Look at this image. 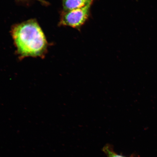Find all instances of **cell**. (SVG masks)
Masks as SVG:
<instances>
[{"label":"cell","mask_w":157,"mask_h":157,"mask_svg":"<svg viewBox=\"0 0 157 157\" xmlns=\"http://www.w3.org/2000/svg\"><path fill=\"white\" fill-rule=\"evenodd\" d=\"M11 34L20 59L44 57L48 43L42 29L35 20L15 25L12 29Z\"/></svg>","instance_id":"cell-1"},{"label":"cell","mask_w":157,"mask_h":157,"mask_svg":"<svg viewBox=\"0 0 157 157\" xmlns=\"http://www.w3.org/2000/svg\"><path fill=\"white\" fill-rule=\"evenodd\" d=\"M92 5L72 10L62 12L59 25L80 30L89 18Z\"/></svg>","instance_id":"cell-2"},{"label":"cell","mask_w":157,"mask_h":157,"mask_svg":"<svg viewBox=\"0 0 157 157\" xmlns=\"http://www.w3.org/2000/svg\"><path fill=\"white\" fill-rule=\"evenodd\" d=\"M94 0H62L63 11L72 10L92 5Z\"/></svg>","instance_id":"cell-3"},{"label":"cell","mask_w":157,"mask_h":157,"mask_svg":"<svg viewBox=\"0 0 157 157\" xmlns=\"http://www.w3.org/2000/svg\"><path fill=\"white\" fill-rule=\"evenodd\" d=\"M103 151L107 155L108 157H124L118 155L113 151L109 146H106L103 148Z\"/></svg>","instance_id":"cell-4"},{"label":"cell","mask_w":157,"mask_h":157,"mask_svg":"<svg viewBox=\"0 0 157 157\" xmlns=\"http://www.w3.org/2000/svg\"><path fill=\"white\" fill-rule=\"evenodd\" d=\"M37 1H38L39 2H42L44 3H46V2H45L44 1V0H37Z\"/></svg>","instance_id":"cell-5"}]
</instances>
